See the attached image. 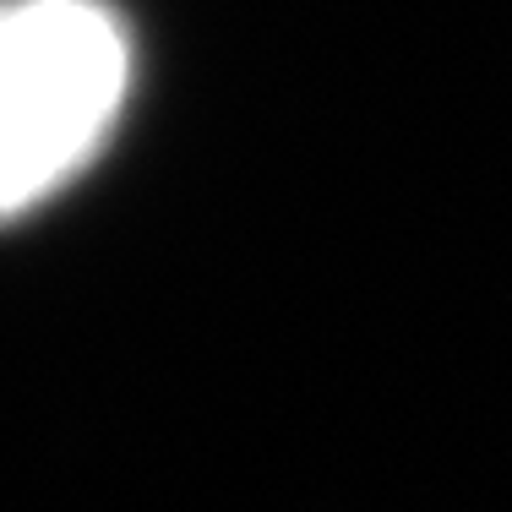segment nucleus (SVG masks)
<instances>
[{
  "instance_id": "nucleus-1",
  "label": "nucleus",
  "mask_w": 512,
  "mask_h": 512,
  "mask_svg": "<svg viewBox=\"0 0 512 512\" xmlns=\"http://www.w3.org/2000/svg\"><path fill=\"white\" fill-rule=\"evenodd\" d=\"M6 202L28 207L99 148L126 99V33L99 0H17L6 11Z\"/></svg>"
}]
</instances>
